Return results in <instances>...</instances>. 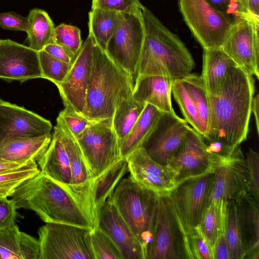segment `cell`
<instances>
[{"label":"cell","mask_w":259,"mask_h":259,"mask_svg":"<svg viewBox=\"0 0 259 259\" xmlns=\"http://www.w3.org/2000/svg\"><path fill=\"white\" fill-rule=\"evenodd\" d=\"M126 160L133 179L158 196L169 195L177 186L170 168L152 159L142 147L133 152Z\"/></svg>","instance_id":"obj_18"},{"label":"cell","mask_w":259,"mask_h":259,"mask_svg":"<svg viewBox=\"0 0 259 259\" xmlns=\"http://www.w3.org/2000/svg\"><path fill=\"white\" fill-rule=\"evenodd\" d=\"M243 8L254 21L259 22V0H239Z\"/></svg>","instance_id":"obj_50"},{"label":"cell","mask_w":259,"mask_h":259,"mask_svg":"<svg viewBox=\"0 0 259 259\" xmlns=\"http://www.w3.org/2000/svg\"><path fill=\"white\" fill-rule=\"evenodd\" d=\"M189 127L186 121L176 113L163 112L155 130L141 147L155 162L167 166Z\"/></svg>","instance_id":"obj_16"},{"label":"cell","mask_w":259,"mask_h":259,"mask_svg":"<svg viewBox=\"0 0 259 259\" xmlns=\"http://www.w3.org/2000/svg\"><path fill=\"white\" fill-rule=\"evenodd\" d=\"M134 84L130 75L94 41L92 67L82 115L93 121L112 118L117 106L132 96Z\"/></svg>","instance_id":"obj_4"},{"label":"cell","mask_w":259,"mask_h":259,"mask_svg":"<svg viewBox=\"0 0 259 259\" xmlns=\"http://www.w3.org/2000/svg\"><path fill=\"white\" fill-rule=\"evenodd\" d=\"M245 258H259V202L247 193L235 200Z\"/></svg>","instance_id":"obj_22"},{"label":"cell","mask_w":259,"mask_h":259,"mask_svg":"<svg viewBox=\"0 0 259 259\" xmlns=\"http://www.w3.org/2000/svg\"><path fill=\"white\" fill-rule=\"evenodd\" d=\"M227 202L210 201L198 226L212 247L220 235L224 233Z\"/></svg>","instance_id":"obj_33"},{"label":"cell","mask_w":259,"mask_h":259,"mask_svg":"<svg viewBox=\"0 0 259 259\" xmlns=\"http://www.w3.org/2000/svg\"><path fill=\"white\" fill-rule=\"evenodd\" d=\"M44 50L53 57L70 64L73 63L76 57L64 48L55 43L48 45Z\"/></svg>","instance_id":"obj_48"},{"label":"cell","mask_w":259,"mask_h":259,"mask_svg":"<svg viewBox=\"0 0 259 259\" xmlns=\"http://www.w3.org/2000/svg\"><path fill=\"white\" fill-rule=\"evenodd\" d=\"M193 259H213L212 247L197 226L188 232Z\"/></svg>","instance_id":"obj_42"},{"label":"cell","mask_w":259,"mask_h":259,"mask_svg":"<svg viewBox=\"0 0 259 259\" xmlns=\"http://www.w3.org/2000/svg\"><path fill=\"white\" fill-rule=\"evenodd\" d=\"M238 66L222 47L203 49L200 75L209 95L217 94L231 70Z\"/></svg>","instance_id":"obj_26"},{"label":"cell","mask_w":259,"mask_h":259,"mask_svg":"<svg viewBox=\"0 0 259 259\" xmlns=\"http://www.w3.org/2000/svg\"><path fill=\"white\" fill-rule=\"evenodd\" d=\"M54 133L59 138L69 157L71 177L69 192L95 227L98 214L93 200L94 180L76 138L59 116Z\"/></svg>","instance_id":"obj_10"},{"label":"cell","mask_w":259,"mask_h":259,"mask_svg":"<svg viewBox=\"0 0 259 259\" xmlns=\"http://www.w3.org/2000/svg\"><path fill=\"white\" fill-rule=\"evenodd\" d=\"M52 136H18L0 143V158L18 163L36 162L48 149Z\"/></svg>","instance_id":"obj_24"},{"label":"cell","mask_w":259,"mask_h":259,"mask_svg":"<svg viewBox=\"0 0 259 259\" xmlns=\"http://www.w3.org/2000/svg\"><path fill=\"white\" fill-rule=\"evenodd\" d=\"M144 6L139 0H92V9H101L118 13H135L142 11Z\"/></svg>","instance_id":"obj_44"},{"label":"cell","mask_w":259,"mask_h":259,"mask_svg":"<svg viewBox=\"0 0 259 259\" xmlns=\"http://www.w3.org/2000/svg\"><path fill=\"white\" fill-rule=\"evenodd\" d=\"M213 172L186 180L169 195L181 222L189 232L196 228L207 206Z\"/></svg>","instance_id":"obj_12"},{"label":"cell","mask_w":259,"mask_h":259,"mask_svg":"<svg viewBox=\"0 0 259 259\" xmlns=\"http://www.w3.org/2000/svg\"><path fill=\"white\" fill-rule=\"evenodd\" d=\"M58 116L63 119L75 138L93 121L82 114L66 107Z\"/></svg>","instance_id":"obj_45"},{"label":"cell","mask_w":259,"mask_h":259,"mask_svg":"<svg viewBox=\"0 0 259 259\" xmlns=\"http://www.w3.org/2000/svg\"><path fill=\"white\" fill-rule=\"evenodd\" d=\"M254 94V80L239 66L230 72L219 93L209 95L210 118L205 141L236 148L246 140Z\"/></svg>","instance_id":"obj_1"},{"label":"cell","mask_w":259,"mask_h":259,"mask_svg":"<svg viewBox=\"0 0 259 259\" xmlns=\"http://www.w3.org/2000/svg\"><path fill=\"white\" fill-rule=\"evenodd\" d=\"M36 162L17 169L0 173V197H11L15 189L40 171Z\"/></svg>","instance_id":"obj_37"},{"label":"cell","mask_w":259,"mask_h":259,"mask_svg":"<svg viewBox=\"0 0 259 259\" xmlns=\"http://www.w3.org/2000/svg\"><path fill=\"white\" fill-rule=\"evenodd\" d=\"M112 118L93 121L76 138L93 180L121 159Z\"/></svg>","instance_id":"obj_8"},{"label":"cell","mask_w":259,"mask_h":259,"mask_svg":"<svg viewBox=\"0 0 259 259\" xmlns=\"http://www.w3.org/2000/svg\"><path fill=\"white\" fill-rule=\"evenodd\" d=\"M163 112L146 104L138 120L120 146L121 158L126 159L135 150L142 147L153 133Z\"/></svg>","instance_id":"obj_28"},{"label":"cell","mask_w":259,"mask_h":259,"mask_svg":"<svg viewBox=\"0 0 259 259\" xmlns=\"http://www.w3.org/2000/svg\"><path fill=\"white\" fill-rule=\"evenodd\" d=\"M142 16L145 37L137 76H164L175 79L191 74L195 63L185 44L145 7Z\"/></svg>","instance_id":"obj_2"},{"label":"cell","mask_w":259,"mask_h":259,"mask_svg":"<svg viewBox=\"0 0 259 259\" xmlns=\"http://www.w3.org/2000/svg\"><path fill=\"white\" fill-rule=\"evenodd\" d=\"M27 40L29 47L39 52L48 45L53 43L54 24L49 14L39 9L31 10L27 17Z\"/></svg>","instance_id":"obj_29"},{"label":"cell","mask_w":259,"mask_h":259,"mask_svg":"<svg viewBox=\"0 0 259 259\" xmlns=\"http://www.w3.org/2000/svg\"><path fill=\"white\" fill-rule=\"evenodd\" d=\"M224 234L229 246L232 259L245 258V252L241 240L235 200L227 202Z\"/></svg>","instance_id":"obj_36"},{"label":"cell","mask_w":259,"mask_h":259,"mask_svg":"<svg viewBox=\"0 0 259 259\" xmlns=\"http://www.w3.org/2000/svg\"><path fill=\"white\" fill-rule=\"evenodd\" d=\"M145 105L136 101L132 96L123 100L116 107L112 120L120 148L141 115Z\"/></svg>","instance_id":"obj_32"},{"label":"cell","mask_w":259,"mask_h":259,"mask_svg":"<svg viewBox=\"0 0 259 259\" xmlns=\"http://www.w3.org/2000/svg\"><path fill=\"white\" fill-rule=\"evenodd\" d=\"M32 162L21 163L0 158V173L25 166Z\"/></svg>","instance_id":"obj_51"},{"label":"cell","mask_w":259,"mask_h":259,"mask_svg":"<svg viewBox=\"0 0 259 259\" xmlns=\"http://www.w3.org/2000/svg\"><path fill=\"white\" fill-rule=\"evenodd\" d=\"M213 259H232L230 249L224 233L218 237L212 247Z\"/></svg>","instance_id":"obj_49"},{"label":"cell","mask_w":259,"mask_h":259,"mask_svg":"<svg viewBox=\"0 0 259 259\" xmlns=\"http://www.w3.org/2000/svg\"><path fill=\"white\" fill-rule=\"evenodd\" d=\"M110 197L142 246L145 259L152 239L159 196L129 176L120 180Z\"/></svg>","instance_id":"obj_5"},{"label":"cell","mask_w":259,"mask_h":259,"mask_svg":"<svg viewBox=\"0 0 259 259\" xmlns=\"http://www.w3.org/2000/svg\"><path fill=\"white\" fill-rule=\"evenodd\" d=\"M259 22L245 18L233 24L223 50L248 74L259 77Z\"/></svg>","instance_id":"obj_14"},{"label":"cell","mask_w":259,"mask_h":259,"mask_svg":"<svg viewBox=\"0 0 259 259\" xmlns=\"http://www.w3.org/2000/svg\"><path fill=\"white\" fill-rule=\"evenodd\" d=\"M17 209L12 199L0 197V231L15 223Z\"/></svg>","instance_id":"obj_47"},{"label":"cell","mask_w":259,"mask_h":259,"mask_svg":"<svg viewBox=\"0 0 259 259\" xmlns=\"http://www.w3.org/2000/svg\"><path fill=\"white\" fill-rule=\"evenodd\" d=\"M180 12L203 49L221 47L232 26L206 0H179Z\"/></svg>","instance_id":"obj_11"},{"label":"cell","mask_w":259,"mask_h":259,"mask_svg":"<svg viewBox=\"0 0 259 259\" xmlns=\"http://www.w3.org/2000/svg\"><path fill=\"white\" fill-rule=\"evenodd\" d=\"M51 122L23 107L0 98V143L11 137L50 134Z\"/></svg>","instance_id":"obj_20"},{"label":"cell","mask_w":259,"mask_h":259,"mask_svg":"<svg viewBox=\"0 0 259 259\" xmlns=\"http://www.w3.org/2000/svg\"><path fill=\"white\" fill-rule=\"evenodd\" d=\"M11 197L17 209L32 210L46 223L94 228L70 193L41 171L21 184Z\"/></svg>","instance_id":"obj_3"},{"label":"cell","mask_w":259,"mask_h":259,"mask_svg":"<svg viewBox=\"0 0 259 259\" xmlns=\"http://www.w3.org/2000/svg\"><path fill=\"white\" fill-rule=\"evenodd\" d=\"M245 160L248 173L247 193L259 202V154L249 148Z\"/></svg>","instance_id":"obj_43"},{"label":"cell","mask_w":259,"mask_h":259,"mask_svg":"<svg viewBox=\"0 0 259 259\" xmlns=\"http://www.w3.org/2000/svg\"><path fill=\"white\" fill-rule=\"evenodd\" d=\"M167 166L177 185L189 179L214 172L221 165L207 151L203 137L190 127Z\"/></svg>","instance_id":"obj_13"},{"label":"cell","mask_w":259,"mask_h":259,"mask_svg":"<svg viewBox=\"0 0 259 259\" xmlns=\"http://www.w3.org/2000/svg\"><path fill=\"white\" fill-rule=\"evenodd\" d=\"M119 14L101 9H92L89 13V34L105 51L116 28Z\"/></svg>","instance_id":"obj_30"},{"label":"cell","mask_w":259,"mask_h":259,"mask_svg":"<svg viewBox=\"0 0 259 259\" xmlns=\"http://www.w3.org/2000/svg\"><path fill=\"white\" fill-rule=\"evenodd\" d=\"M42 78L38 52L9 39H0V78L7 81Z\"/></svg>","instance_id":"obj_17"},{"label":"cell","mask_w":259,"mask_h":259,"mask_svg":"<svg viewBox=\"0 0 259 259\" xmlns=\"http://www.w3.org/2000/svg\"><path fill=\"white\" fill-rule=\"evenodd\" d=\"M206 1L217 11L228 19L232 25L245 18L252 19L243 8L239 0H206Z\"/></svg>","instance_id":"obj_41"},{"label":"cell","mask_w":259,"mask_h":259,"mask_svg":"<svg viewBox=\"0 0 259 259\" xmlns=\"http://www.w3.org/2000/svg\"><path fill=\"white\" fill-rule=\"evenodd\" d=\"M173 80L164 76L138 75L132 97L136 101L153 105L162 112L175 113L171 100Z\"/></svg>","instance_id":"obj_23"},{"label":"cell","mask_w":259,"mask_h":259,"mask_svg":"<svg viewBox=\"0 0 259 259\" xmlns=\"http://www.w3.org/2000/svg\"><path fill=\"white\" fill-rule=\"evenodd\" d=\"M38 239L21 232L16 223L0 231V259H38Z\"/></svg>","instance_id":"obj_27"},{"label":"cell","mask_w":259,"mask_h":259,"mask_svg":"<svg viewBox=\"0 0 259 259\" xmlns=\"http://www.w3.org/2000/svg\"><path fill=\"white\" fill-rule=\"evenodd\" d=\"M145 37L142 11L120 13L116 28L107 43L106 52L135 82Z\"/></svg>","instance_id":"obj_9"},{"label":"cell","mask_w":259,"mask_h":259,"mask_svg":"<svg viewBox=\"0 0 259 259\" xmlns=\"http://www.w3.org/2000/svg\"><path fill=\"white\" fill-rule=\"evenodd\" d=\"M127 170L126 160L121 158L94 180L93 200L97 214Z\"/></svg>","instance_id":"obj_31"},{"label":"cell","mask_w":259,"mask_h":259,"mask_svg":"<svg viewBox=\"0 0 259 259\" xmlns=\"http://www.w3.org/2000/svg\"><path fill=\"white\" fill-rule=\"evenodd\" d=\"M91 241L95 259H122L112 241L97 227L91 230Z\"/></svg>","instance_id":"obj_40"},{"label":"cell","mask_w":259,"mask_h":259,"mask_svg":"<svg viewBox=\"0 0 259 259\" xmlns=\"http://www.w3.org/2000/svg\"><path fill=\"white\" fill-rule=\"evenodd\" d=\"M94 47V41L89 34L65 78L56 85L65 107L81 114L91 73Z\"/></svg>","instance_id":"obj_15"},{"label":"cell","mask_w":259,"mask_h":259,"mask_svg":"<svg viewBox=\"0 0 259 259\" xmlns=\"http://www.w3.org/2000/svg\"><path fill=\"white\" fill-rule=\"evenodd\" d=\"M95 227L112 241L122 259H145L142 246L118 212L110 197L100 209Z\"/></svg>","instance_id":"obj_19"},{"label":"cell","mask_w":259,"mask_h":259,"mask_svg":"<svg viewBox=\"0 0 259 259\" xmlns=\"http://www.w3.org/2000/svg\"><path fill=\"white\" fill-rule=\"evenodd\" d=\"M259 95L256 94L253 96L251 104V112L253 113L255 121L256 128L257 134H259Z\"/></svg>","instance_id":"obj_52"},{"label":"cell","mask_w":259,"mask_h":259,"mask_svg":"<svg viewBox=\"0 0 259 259\" xmlns=\"http://www.w3.org/2000/svg\"><path fill=\"white\" fill-rule=\"evenodd\" d=\"M0 26L4 29L26 32L28 20L13 12L0 13Z\"/></svg>","instance_id":"obj_46"},{"label":"cell","mask_w":259,"mask_h":259,"mask_svg":"<svg viewBox=\"0 0 259 259\" xmlns=\"http://www.w3.org/2000/svg\"><path fill=\"white\" fill-rule=\"evenodd\" d=\"M42 78L48 79L56 85L61 82L69 72L71 65L60 61L46 52H38Z\"/></svg>","instance_id":"obj_38"},{"label":"cell","mask_w":259,"mask_h":259,"mask_svg":"<svg viewBox=\"0 0 259 259\" xmlns=\"http://www.w3.org/2000/svg\"><path fill=\"white\" fill-rule=\"evenodd\" d=\"M171 93L181 109L184 119L191 125L192 128L204 138L205 133L198 111L181 78L174 79Z\"/></svg>","instance_id":"obj_35"},{"label":"cell","mask_w":259,"mask_h":259,"mask_svg":"<svg viewBox=\"0 0 259 259\" xmlns=\"http://www.w3.org/2000/svg\"><path fill=\"white\" fill-rule=\"evenodd\" d=\"M37 162L42 173L69 191L71 177L69 157L63 144L55 133L48 149Z\"/></svg>","instance_id":"obj_25"},{"label":"cell","mask_w":259,"mask_h":259,"mask_svg":"<svg viewBox=\"0 0 259 259\" xmlns=\"http://www.w3.org/2000/svg\"><path fill=\"white\" fill-rule=\"evenodd\" d=\"M248 180L246 160L241 151L214 171L208 203L236 200L247 193Z\"/></svg>","instance_id":"obj_21"},{"label":"cell","mask_w":259,"mask_h":259,"mask_svg":"<svg viewBox=\"0 0 259 259\" xmlns=\"http://www.w3.org/2000/svg\"><path fill=\"white\" fill-rule=\"evenodd\" d=\"M198 111L207 135L210 118L209 95L200 75L194 74L181 78Z\"/></svg>","instance_id":"obj_34"},{"label":"cell","mask_w":259,"mask_h":259,"mask_svg":"<svg viewBox=\"0 0 259 259\" xmlns=\"http://www.w3.org/2000/svg\"><path fill=\"white\" fill-rule=\"evenodd\" d=\"M38 259H95L91 230L58 223H46L38 231Z\"/></svg>","instance_id":"obj_7"},{"label":"cell","mask_w":259,"mask_h":259,"mask_svg":"<svg viewBox=\"0 0 259 259\" xmlns=\"http://www.w3.org/2000/svg\"><path fill=\"white\" fill-rule=\"evenodd\" d=\"M53 43L76 57L82 46L80 30L76 26L62 23L55 27Z\"/></svg>","instance_id":"obj_39"},{"label":"cell","mask_w":259,"mask_h":259,"mask_svg":"<svg viewBox=\"0 0 259 259\" xmlns=\"http://www.w3.org/2000/svg\"><path fill=\"white\" fill-rule=\"evenodd\" d=\"M145 259H193L188 233L169 195L158 197L152 239Z\"/></svg>","instance_id":"obj_6"}]
</instances>
